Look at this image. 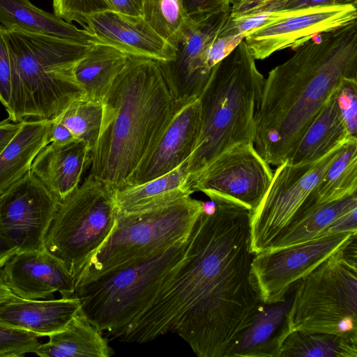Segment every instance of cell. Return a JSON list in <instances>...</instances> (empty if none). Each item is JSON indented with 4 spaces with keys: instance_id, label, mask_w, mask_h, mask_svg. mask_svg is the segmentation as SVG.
I'll use <instances>...</instances> for the list:
<instances>
[{
    "instance_id": "1",
    "label": "cell",
    "mask_w": 357,
    "mask_h": 357,
    "mask_svg": "<svg viewBox=\"0 0 357 357\" xmlns=\"http://www.w3.org/2000/svg\"><path fill=\"white\" fill-rule=\"evenodd\" d=\"M250 213L223 199L203 202L183 259L116 338L145 343L174 333L199 357H227L264 305L252 272Z\"/></svg>"
},
{
    "instance_id": "2",
    "label": "cell",
    "mask_w": 357,
    "mask_h": 357,
    "mask_svg": "<svg viewBox=\"0 0 357 357\" xmlns=\"http://www.w3.org/2000/svg\"><path fill=\"white\" fill-rule=\"evenodd\" d=\"M357 79V22L296 49L265 79L254 146L269 164L284 162L328 99Z\"/></svg>"
},
{
    "instance_id": "3",
    "label": "cell",
    "mask_w": 357,
    "mask_h": 357,
    "mask_svg": "<svg viewBox=\"0 0 357 357\" xmlns=\"http://www.w3.org/2000/svg\"><path fill=\"white\" fill-rule=\"evenodd\" d=\"M181 100L167 62L130 55L102 102L89 174L115 190L127 186Z\"/></svg>"
},
{
    "instance_id": "4",
    "label": "cell",
    "mask_w": 357,
    "mask_h": 357,
    "mask_svg": "<svg viewBox=\"0 0 357 357\" xmlns=\"http://www.w3.org/2000/svg\"><path fill=\"white\" fill-rule=\"evenodd\" d=\"M264 82L244 40L213 68L199 96L201 130L188 177L234 146L254 144Z\"/></svg>"
},
{
    "instance_id": "5",
    "label": "cell",
    "mask_w": 357,
    "mask_h": 357,
    "mask_svg": "<svg viewBox=\"0 0 357 357\" xmlns=\"http://www.w3.org/2000/svg\"><path fill=\"white\" fill-rule=\"evenodd\" d=\"M5 35L11 65L10 121L50 120L84 96L74 68L91 46L17 30L5 29Z\"/></svg>"
},
{
    "instance_id": "6",
    "label": "cell",
    "mask_w": 357,
    "mask_h": 357,
    "mask_svg": "<svg viewBox=\"0 0 357 357\" xmlns=\"http://www.w3.org/2000/svg\"><path fill=\"white\" fill-rule=\"evenodd\" d=\"M189 241L190 236L161 252L77 284L79 313L114 338L152 303L183 259Z\"/></svg>"
},
{
    "instance_id": "7",
    "label": "cell",
    "mask_w": 357,
    "mask_h": 357,
    "mask_svg": "<svg viewBox=\"0 0 357 357\" xmlns=\"http://www.w3.org/2000/svg\"><path fill=\"white\" fill-rule=\"evenodd\" d=\"M191 196L152 209L116 212L114 227L83 267L76 284L188 238L202 211Z\"/></svg>"
},
{
    "instance_id": "8",
    "label": "cell",
    "mask_w": 357,
    "mask_h": 357,
    "mask_svg": "<svg viewBox=\"0 0 357 357\" xmlns=\"http://www.w3.org/2000/svg\"><path fill=\"white\" fill-rule=\"evenodd\" d=\"M356 238L296 282L290 310L294 331L357 334Z\"/></svg>"
},
{
    "instance_id": "9",
    "label": "cell",
    "mask_w": 357,
    "mask_h": 357,
    "mask_svg": "<svg viewBox=\"0 0 357 357\" xmlns=\"http://www.w3.org/2000/svg\"><path fill=\"white\" fill-rule=\"evenodd\" d=\"M116 190L89 174L59 204L45 237V250L76 280L83 267L112 231L116 221Z\"/></svg>"
},
{
    "instance_id": "10",
    "label": "cell",
    "mask_w": 357,
    "mask_h": 357,
    "mask_svg": "<svg viewBox=\"0 0 357 357\" xmlns=\"http://www.w3.org/2000/svg\"><path fill=\"white\" fill-rule=\"evenodd\" d=\"M344 144L314 161L294 165L285 160L277 166L264 198L250 213V249L255 255L268 250L289 226Z\"/></svg>"
},
{
    "instance_id": "11",
    "label": "cell",
    "mask_w": 357,
    "mask_h": 357,
    "mask_svg": "<svg viewBox=\"0 0 357 357\" xmlns=\"http://www.w3.org/2000/svg\"><path fill=\"white\" fill-rule=\"evenodd\" d=\"M269 164L253 143H241L224 151L199 172L188 177L193 192H202L210 199H223L254 211L264 198L273 178Z\"/></svg>"
},
{
    "instance_id": "12",
    "label": "cell",
    "mask_w": 357,
    "mask_h": 357,
    "mask_svg": "<svg viewBox=\"0 0 357 357\" xmlns=\"http://www.w3.org/2000/svg\"><path fill=\"white\" fill-rule=\"evenodd\" d=\"M357 4L323 5L267 13L266 22L248 31L244 40L254 59L296 49L314 36L357 22Z\"/></svg>"
},
{
    "instance_id": "13",
    "label": "cell",
    "mask_w": 357,
    "mask_h": 357,
    "mask_svg": "<svg viewBox=\"0 0 357 357\" xmlns=\"http://www.w3.org/2000/svg\"><path fill=\"white\" fill-rule=\"evenodd\" d=\"M357 232L343 231L255 254L252 272L261 299L271 304L286 299L290 287L342 248Z\"/></svg>"
},
{
    "instance_id": "14",
    "label": "cell",
    "mask_w": 357,
    "mask_h": 357,
    "mask_svg": "<svg viewBox=\"0 0 357 357\" xmlns=\"http://www.w3.org/2000/svg\"><path fill=\"white\" fill-rule=\"evenodd\" d=\"M59 202L29 172L1 194L0 227L17 252L45 250Z\"/></svg>"
},
{
    "instance_id": "15",
    "label": "cell",
    "mask_w": 357,
    "mask_h": 357,
    "mask_svg": "<svg viewBox=\"0 0 357 357\" xmlns=\"http://www.w3.org/2000/svg\"><path fill=\"white\" fill-rule=\"evenodd\" d=\"M201 123L199 98H182L174 116L127 186L141 184L165 174L188 160L198 141Z\"/></svg>"
},
{
    "instance_id": "16",
    "label": "cell",
    "mask_w": 357,
    "mask_h": 357,
    "mask_svg": "<svg viewBox=\"0 0 357 357\" xmlns=\"http://www.w3.org/2000/svg\"><path fill=\"white\" fill-rule=\"evenodd\" d=\"M14 295L24 299H47L59 292L75 296V280L64 265L46 250L19 252L1 268Z\"/></svg>"
},
{
    "instance_id": "17",
    "label": "cell",
    "mask_w": 357,
    "mask_h": 357,
    "mask_svg": "<svg viewBox=\"0 0 357 357\" xmlns=\"http://www.w3.org/2000/svg\"><path fill=\"white\" fill-rule=\"evenodd\" d=\"M84 29L100 43L130 56L169 62L176 55V48L158 36L142 16L107 10L89 16Z\"/></svg>"
},
{
    "instance_id": "18",
    "label": "cell",
    "mask_w": 357,
    "mask_h": 357,
    "mask_svg": "<svg viewBox=\"0 0 357 357\" xmlns=\"http://www.w3.org/2000/svg\"><path fill=\"white\" fill-rule=\"evenodd\" d=\"M231 10L194 22L176 47L174 59L167 62L181 98H199L211 76L207 52L214 38L230 17Z\"/></svg>"
},
{
    "instance_id": "19",
    "label": "cell",
    "mask_w": 357,
    "mask_h": 357,
    "mask_svg": "<svg viewBox=\"0 0 357 357\" xmlns=\"http://www.w3.org/2000/svg\"><path fill=\"white\" fill-rule=\"evenodd\" d=\"M91 162V151L81 140L50 143L34 159L31 172L61 204L79 185Z\"/></svg>"
},
{
    "instance_id": "20",
    "label": "cell",
    "mask_w": 357,
    "mask_h": 357,
    "mask_svg": "<svg viewBox=\"0 0 357 357\" xmlns=\"http://www.w3.org/2000/svg\"><path fill=\"white\" fill-rule=\"evenodd\" d=\"M75 296L24 299L14 295L0 303V325L50 336L63 330L79 312Z\"/></svg>"
},
{
    "instance_id": "21",
    "label": "cell",
    "mask_w": 357,
    "mask_h": 357,
    "mask_svg": "<svg viewBox=\"0 0 357 357\" xmlns=\"http://www.w3.org/2000/svg\"><path fill=\"white\" fill-rule=\"evenodd\" d=\"M293 297L264 304L227 357H280L282 346L294 331L290 310Z\"/></svg>"
},
{
    "instance_id": "22",
    "label": "cell",
    "mask_w": 357,
    "mask_h": 357,
    "mask_svg": "<svg viewBox=\"0 0 357 357\" xmlns=\"http://www.w3.org/2000/svg\"><path fill=\"white\" fill-rule=\"evenodd\" d=\"M0 25L6 29L35 33L92 46L100 41L89 30L79 29L29 0H0Z\"/></svg>"
},
{
    "instance_id": "23",
    "label": "cell",
    "mask_w": 357,
    "mask_h": 357,
    "mask_svg": "<svg viewBox=\"0 0 357 357\" xmlns=\"http://www.w3.org/2000/svg\"><path fill=\"white\" fill-rule=\"evenodd\" d=\"M338 89L319 112L287 158V162L297 165L314 161L354 137L340 109Z\"/></svg>"
},
{
    "instance_id": "24",
    "label": "cell",
    "mask_w": 357,
    "mask_h": 357,
    "mask_svg": "<svg viewBox=\"0 0 357 357\" xmlns=\"http://www.w3.org/2000/svg\"><path fill=\"white\" fill-rule=\"evenodd\" d=\"M51 121L26 119L0 153V194L31 172L34 159L49 144Z\"/></svg>"
},
{
    "instance_id": "25",
    "label": "cell",
    "mask_w": 357,
    "mask_h": 357,
    "mask_svg": "<svg viewBox=\"0 0 357 357\" xmlns=\"http://www.w3.org/2000/svg\"><path fill=\"white\" fill-rule=\"evenodd\" d=\"M188 160L149 181L116 190L118 211H142L162 206L194 193L188 186Z\"/></svg>"
},
{
    "instance_id": "26",
    "label": "cell",
    "mask_w": 357,
    "mask_h": 357,
    "mask_svg": "<svg viewBox=\"0 0 357 357\" xmlns=\"http://www.w3.org/2000/svg\"><path fill=\"white\" fill-rule=\"evenodd\" d=\"M357 193V137H351L303 204L290 225L317 206Z\"/></svg>"
},
{
    "instance_id": "27",
    "label": "cell",
    "mask_w": 357,
    "mask_h": 357,
    "mask_svg": "<svg viewBox=\"0 0 357 357\" xmlns=\"http://www.w3.org/2000/svg\"><path fill=\"white\" fill-rule=\"evenodd\" d=\"M39 345L35 354L40 357H109L114 350L97 328L79 312L61 331Z\"/></svg>"
},
{
    "instance_id": "28",
    "label": "cell",
    "mask_w": 357,
    "mask_h": 357,
    "mask_svg": "<svg viewBox=\"0 0 357 357\" xmlns=\"http://www.w3.org/2000/svg\"><path fill=\"white\" fill-rule=\"evenodd\" d=\"M130 55L98 43L75 64L74 75L88 99L102 102L112 82L126 66Z\"/></svg>"
},
{
    "instance_id": "29",
    "label": "cell",
    "mask_w": 357,
    "mask_h": 357,
    "mask_svg": "<svg viewBox=\"0 0 357 357\" xmlns=\"http://www.w3.org/2000/svg\"><path fill=\"white\" fill-rule=\"evenodd\" d=\"M355 208H357V193L319 204L285 229L266 250L285 248L326 235L328 228L335 221Z\"/></svg>"
},
{
    "instance_id": "30",
    "label": "cell",
    "mask_w": 357,
    "mask_h": 357,
    "mask_svg": "<svg viewBox=\"0 0 357 357\" xmlns=\"http://www.w3.org/2000/svg\"><path fill=\"white\" fill-rule=\"evenodd\" d=\"M357 334L292 331L280 357H356Z\"/></svg>"
},
{
    "instance_id": "31",
    "label": "cell",
    "mask_w": 357,
    "mask_h": 357,
    "mask_svg": "<svg viewBox=\"0 0 357 357\" xmlns=\"http://www.w3.org/2000/svg\"><path fill=\"white\" fill-rule=\"evenodd\" d=\"M142 17L153 30L176 48L194 21L182 0H142Z\"/></svg>"
},
{
    "instance_id": "32",
    "label": "cell",
    "mask_w": 357,
    "mask_h": 357,
    "mask_svg": "<svg viewBox=\"0 0 357 357\" xmlns=\"http://www.w3.org/2000/svg\"><path fill=\"white\" fill-rule=\"evenodd\" d=\"M102 119V102L84 96L70 103L52 120L65 126L76 139L84 142L92 151L100 132Z\"/></svg>"
},
{
    "instance_id": "33",
    "label": "cell",
    "mask_w": 357,
    "mask_h": 357,
    "mask_svg": "<svg viewBox=\"0 0 357 357\" xmlns=\"http://www.w3.org/2000/svg\"><path fill=\"white\" fill-rule=\"evenodd\" d=\"M52 5L57 17L68 23L76 22L84 29L89 16L111 10L107 0H52Z\"/></svg>"
},
{
    "instance_id": "34",
    "label": "cell",
    "mask_w": 357,
    "mask_h": 357,
    "mask_svg": "<svg viewBox=\"0 0 357 357\" xmlns=\"http://www.w3.org/2000/svg\"><path fill=\"white\" fill-rule=\"evenodd\" d=\"M36 334L0 325V357H22L35 353L40 342Z\"/></svg>"
},
{
    "instance_id": "35",
    "label": "cell",
    "mask_w": 357,
    "mask_h": 357,
    "mask_svg": "<svg viewBox=\"0 0 357 357\" xmlns=\"http://www.w3.org/2000/svg\"><path fill=\"white\" fill-rule=\"evenodd\" d=\"M357 79L344 82L337 91V101L352 136L356 137Z\"/></svg>"
},
{
    "instance_id": "36",
    "label": "cell",
    "mask_w": 357,
    "mask_h": 357,
    "mask_svg": "<svg viewBox=\"0 0 357 357\" xmlns=\"http://www.w3.org/2000/svg\"><path fill=\"white\" fill-rule=\"evenodd\" d=\"M347 3L357 4V0H273L260 6L241 16L273 11L296 10L323 5Z\"/></svg>"
},
{
    "instance_id": "37",
    "label": "cell",
    "mask_w": 357,
    "mask_h": 357,
    "mask_svg": "<svg viewBox=\"0 0 357 357\" xmlns=\"http://www.w3.org/2000/svg\"><path fill=\"white\" fill-rule=\"evenodd\" d=\"M185 8L194 22L207 19L231 10V0H182Z\"/></svg>"
},
{
    "instance_id": "38",
    "label": "cell",
    "mask_w": 357,
    "mask_h": 357,
    "mask_svg": "<svg viewBox=\"0 0 357 357\" xmlns=\"http://www.w3.org/2000/svg\"><path fill=\"white\" fill-rule=\"evenodd\" d=\"M11 89V65L5 28L0 25V102L6 109Z\"/></svg>"
},
{
    "instance_id": "39",
    "label": "cell",
    "mask_w": 357,
    "mask_h": 357,
    "mask_svg": "<svg viewBox=\"0 0 357 357\" xmlns=\"http://www.w3.org/2000/svg\"><path fill=\"white\" fill-rule=\"evenodd\" d=\"M243 35H225L221 30L213 40L207 52V63L210 69L213 68L243 40Z\"/></svg>"
},
{
    "instance_id": "40",
    "label": "cell",
    "mask_w": 357,
    "mask_h": 357,
    "mask_svg": "<svg viewBox=\"0 0 357 357\" xmlns=\"http://www.w3.org/2000/svg\"><path fill=\"white\" fill-rule=\"evenodd\" d=\"M111 10L119 13L142 16V0H107Z\"/></svg>"
},
{
    "instance_id": "41",
    "label": "cell",
    "mask_w": 357,
    "mask_h": 357,
    "mask_svg": "<svg viewBox=\"0 0 357 357\" xmlns=\"http://www.w3.org/2000/svg\"><path fill=\"white\" fill-rule=\"evenodd\" d=\"M49 132V144H66L75 139L72 132L62 123L52 119Z\"/></svg>"
},
{
    "instance_id": "42",
    "label": "cell",
    "mask_w": 357,
    "mask_h": 357,
    "mask_svg": "<svg viewBox=\"0 0 357 357\" xmlns=\"http://www.w3.org/2000/svg\"><path fill=\"white\" fill-rule=\"evenodd\" d=\"M273 0H231L230 16H241L257 7Z\"/></svg>"
},
{
    "instance_id": "43",
    "label": "cell",
    "mask_w": 357,
    "mask_h": 357,
    "mask_svg": "<svg viewBox=\"0 0 357 357\" xmlns=\"http://www.w3.org/2000/svg\"><path fill=\"white\" fill-rule=\"evenodd\" d=\"M21 126V122L15 123L7 120L0 122V153L14 137Z\"/></svg>"
},
{
    "instance_id": "44",
    "label": "cell",
    "mask_w": 357,
    "mask_h": 357,
    "mask_svg": "<svg viewBox=\"0 0 357 357\" xmlns=\"http://www.w3.org/2000/svg\"><path fill=\"white\" fill-rule=\"evenodd\" d=\"M1 194H0V203ZM17 252L16 248L6 237L0 227V268L7 260Z\"/></svg>"
},
{
    "instance_id": "45",
    "label": "cell",
    "mask_w": 357,
    "mask_h": 357,
    "mask_svg": "<svg viewBox=\"0 0 357 357\" xmlns=\"http://www.w3.org/2000/svg\"><path fill=\"white\" fill-rule=\"evenodd\" d=\"M13 296V293L5 281L1 268H0V303L9 299Z\"/></svg>"
},
{
    "instance_id": "46",
    "label": "cell",
    "mask_w": 357,
    "mask_h": 357,
    "mask_svg": "<svg viewBox=\"0 0 357 357\" xmlns=\"http://www.w3.org/2000/svg\"></svg>"
}]
</instances>
